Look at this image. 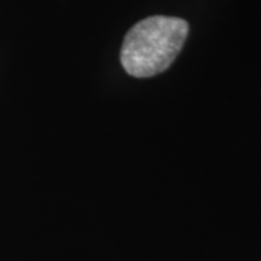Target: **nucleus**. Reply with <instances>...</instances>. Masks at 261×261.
Returning <instances> with one entry per match:
<instances>
[{
	"label": "nucleus",
	"mask_w": 261,
	"mask_h": 261,
	"mask_svg": "<svg viewBox=\"0 0 261 261\" xmlns=\"http://www.w3.org/2000/svg\"><path fill=\"white\" fill-rule=\"evenodd\" d=\"M189 24L184 19L152 16L127 33L121 48L125 70L136 77H149L165 71L187 40Z\"/></svg>",
	"instance_id": "obj_1"
}]
</instances>
